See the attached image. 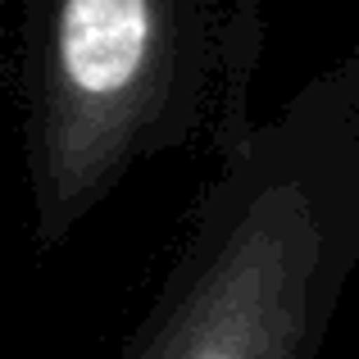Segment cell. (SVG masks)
<instances>
[{"label": "cell", "mask_w": 359, "mask_h": 359, "mask_svg": "<svg viewBox=\"0 0 359 359\" xmlns=\"http://www.w3.org/2000/svg\"><path fill=\"white\" fill-rule=\"evenodd\" d=\"M359 241V64L232 155L137 359H300Z\"/></svg>", "instance_id": "cell-1"}, {"label": "cell", "mask_w": 359, "mask_h": 359, "mask_svg": "<svg viewBox=\"0 0 359 359\" xmlns=\"http://www.w3.org/2000/svg\"><path fill=\"white\" fill-rule=\"evenodd\" d=\"M214 14L210 0H27V164L50 237L191 132L223 55Z\"/></svg>", "instance_id": "cell-2"}]
</instances>
